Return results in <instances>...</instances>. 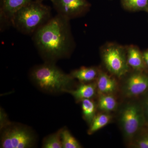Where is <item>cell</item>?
I'll return each mask as SVG.
<instances>
[{"label":"cell","mask_w":148,"mask_h":148,"mask_svg":"<svg viewBox=\"0 0 148 148\" xmlns=\"http://www.w3.org/2000/svg\"><path fill=\"white\" fill-rule=\"evenodd\" d=\"M36 1H40L42 2V1H43L44 0H36ZM50 1H51V0H50Z\"/></svg>","instance_id":"603a6c76"},{"label":"cell","mask_w":148,"mask_h":148,"mask_svg":"<svg viewBox=\"0 0 148 148\" xmlns=\"http://www.w3.org/2000/svg\"><path fill=\"white\" fill-rule=\"evenodd\" d=\"M65 92L70 93L77 102L86 99H92L98 93L96 81L82 83L75 89H69Z\"/></svg>","instance_id":"7c38bea8"},{"label":"cell","mask_w":148,"mask_h":148,"mask_svg":"<svg viewBox=\"0 0 148 148\" xmlns=\"http://www.w3.org/2000/svg\"><path fill=\"white\" fill-rule=\"evenodd\" d=\"M81 102L84 119L90 125L97 114V104L92 99H84Z\"/></svg>","instance_id":"2e32d148"},{"label":"cell","mask_w":148,"mask_h":148,"mask_svg":"<svg viewBox=\"0 0 148 148\" xmlns=\"http://www.w3.org/2000/svg\"><path fill=\"white\" fill-rule=\"evenodd\" d=\"M70 21L57 14L32 35L35 47L45 62L55 64L71 56L75 44Z\"/></svg>","instance_id":"6da1fadb"},{"label":"cell","mask_w":148,"mask_h":148,"mask_svg":"<svg viewBox=\"0 0 148 148\" xmlns=\"http://www.w3.org/2000/svg\"><path fill=\"white\" fill-rule=\"evenodd\" d=\"M100 71L97 67L84 66L73 70L69 74L74 79L78 80L82 83H86L96 81Z\"/></svg>","instance_id":"4fadbf2b"},{"label":"cell","mask_w":148,"mask_h":148,"mask_svg":"<svg viewBox=\"0 0 148 148\" xmlns=\"http://www.w3.org/2000/svg\"><path fill=\"white\" fill-rule=\"evenodd\" d=\"M50 7L33 0L14 16L12 27L24 35H33L51 18Z\"/></svg>","instance_id":"277c9868"},{"label":"cell","mask_w":148,"mask_h":148,"mask_svg":"<svg viewBox=\"0 0 148 148\" xmlns=\"http://www.w3.org/2000/svg\"><path fill=\"white\" fill-rule=\"evenodd\" d=\"M32 81L40 90L51 93L64 92L71 89L74 79L56 66L45 62L33 67L29 73Z\"/></svg>","instance_id":"7a4b0ae2"},{"label":"cell","mask_w":148,"mask_h":148,"mask_svg":"<svg viewBox=\"0 0 148 148\" xmlns=\"http://www.w3.org/2000/svg\"><path fill=\"white\" fill-rule=\"evenodd\" d=\"M147 126L148 127V124H147ZM147 131L148 132V129H147Z\"/></svg>","instance_id":"cb8c5ba5"},{"label":"cell","mask_w":148,"mask_h":148,"mask_svg":"<svg viewBox=\"0 0 148 148\" xmlns=\"http://www.w3.org/2000/svg\"><path fill=\"white\" fill-rule=\"evenodd\" d=\"M122 79L119 90L125 100L138 99L148 91V73L133 71Z\"/></svg>","instance_id":"52a82bcc"},{"label":"cell","mask_w":148,"mask_h":148,"mask_svg":"<svg viewBox=\"0 0 148 148\" xmlns=\"http://www.w3.org/2000/svg\"><path fill=\"white\" fill-rule=\"evenodd\" d=\"M33 0H0L1 31L12 27V20L16 13Z\"/></svg>","instance_id":"9c48e42d"},{"label":"cell","mask_w":148,"mask_h":148,"mask_svg":"<svg viewBox=\"0 0 148 148\" xmlns=\"http://www.w3.org/2000/svg\"><path fill=\"white\" fill-rule=\"evenodd\" d=\"M57 14L69 20L83 16L89 10L87 0H51Z\"/></svg>","instance_id":"ba28073f"},{"label":"cell","mask_w":148,"mask_h":148,"mask_svg":"<svg viewBox=\"0 0 148 148\" xmlns=\"http://www.w3.org/2000/svg\"><path fill=\"white\" fill-rule=\"evenodd\" d=\"M125 101L118 109L117 120L125 141L129 146L147 123L140 100Z\"/></svg>","instance_id":"3957f363"},{"label":"cell","mask_w":148,"mask_h":148,"mask_svg":"<svg viewBox=\"0 0 148 148\" xmlns=\"http://www.w3.org/2000/svg\"><path fill=\"white\" fill-rule=\"evenodd\" d=\"M143 57L147 66L148 68V49L143 52Z\"/></svg>","instance_id":"7402d4cb"},{"label":"cell","mask_w":148,"mask_h":148,"mask_svg":"<svg viewBox=\"0 0 148 148\" xmlns=\"http://www.w3.org/2000/svg\"><path fill=\"white\" fill-rule=\"evenodd\" d=\"M119 105L116 97L114 94L99 95L97 108L101 112L111 114L117 110Z\"/></svg>","instance_id":"5bb4252c"},{"label":"cell","mask_w":148,"mask_h":148,"mask_svg":"<svg viewBox=\"0 0 148 148\" xmlns=\"http://www.w3.org/2000/svg\"><path fill=\"white\" fill-rule=\"evenodd\" d=\"M36 142L35 134L29 127L9 123L4 127L2 132L1 147L32 148L35 146Z\"/></svg>","instance_id":"8992f818"},{"label":"cell","mask_w":148,"mask_h":148,"mask_svg":"<svg viewBox=\"0 0 148 148\" xmlns=\"http://www.w3.org/2000/svg\"><path fill=\"white\" fill-rule=\"evenodd\" d=\"M111 114L101 112L97 114L88 130V134L91 135L108 125L112 120Z\"/></svg>","instance_id":"9a60e30c"},{"label":"cell","mask_w":148,"mask_h":148,"mask_svg":"<svg viewBox=\"0 0 148 148\" xmlns=\"http://www.w3.org/2000/svg\"><path fill=\"white\" fill-rule=\"evenodd\" d=\"M127 62L130 69L137 71L148 73V68L143 57V52L135 45L126 47Z\"/></svg>","instance_id":"8fae6325"},{"label":"cell","mask_w":148,"mask_h":148,"mask_svg":"<svg viewBox=\"0 0 148 148\" xmlns=\"http://www.w3.org/2000/svg\"><path fill=\"white\" fill-rule=\"evenodd\" d=\"M61 139L63 148H81L82 146L69 130L62 128Z\"/></svg>","instance_id":"ac0fdd59"},{"label":"cell","mask_w":148,"mask_h":148,"mask_svg":"<svg viewBox=\"0 0 148 148\" xmlns=\"http://www.w3.org/2000/svg\"><path fill=\"white\" fill-rule=\"evenodd\" d=\"M147 12H148V10Z\"/></svg>","instance_id":"d4e9b609"},{"label":"cell","mask_w":148,"mask_h":148,"mask_svg":"<svg viewBox=\"0 0 148 148\" xmlns=\"http://www.w3.org/2000/svg\"><path fill=\"white\" fill-rule=\"evenodd\" d=\"M140 100L142 105L143 112L147 124H148V91L141 97Z\"/></svg>","instance_id":"44dd1931"},{"label":"cell","mask_w":148,"mask_h":148,"mask_svg":"<svg viewBox=\"0 0 148 148\" xmlns=\"http://www.w3.org/2000/svg\"><path fill=\"white\" fill-rule=\"evenodd\" d=\"M101 53L102 61L107 71L117 78H122L130 71L126 47L110 43L103 47Z\"/></svg>","instance_id":"5b68a950"},{"label":"cell","mask_w":148,"mask_h":148,"mask_svg":"<svg viewBox=\"0 0 148 148\" xmlns=\"http://www.w3.org/2000/svg\"><path fill=\"white\" fill-rule=\"evenodd\" d=\"M61 129L46 137L43 140L42 148H63L61 139Z\"/></svg>","instance_id":"d6986e66"},{"label":"cell","mask_w":148,"mask_h":148,"mask_svg":"<svg viewBox=\"0 0 148 148\" xmlns=\"http://www.w3.org/2000/svg\"><path fill=\"white\" fill-rule=\"evenodd\" d=\"M142 130L132 140L129 147L135 148H148V132Z\"/></svg>","instance_id":"ffe728a7"},{"label":"cell","mask_w":148,"mask_h":148,"mask_svg":"<svg viewBox=\"0 0 148 148\" xmlns=\"http://www.w3.org/2000/svg\"><path fill=\"white\" fill-rule=\"evenodd\" d=\"M97 92L101 94H114L119 90L120 84L116 77L100 70L96 80Z\"/></svg>","instance_id":"30bf717a"},{"label":"cell","mask_w":148,"mask_h":148,"mask_svg":"<svg viewBox=\"0 0 148 148\" xmlns=\"http://www.w3.org/2000/svg\"><path fill=\"white\" fill-rule=\"evenodd\" d=\"M123 7L130 11L147 12L148 0H121Z\"/></svg>","instance_id":"e0dca14e"}]
</instances>
